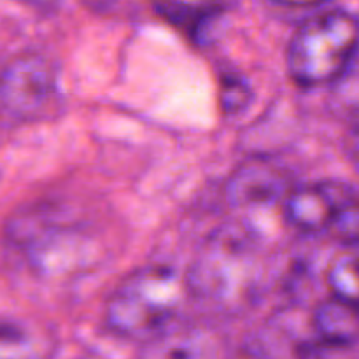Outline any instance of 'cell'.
<instances>
[{
    "mask_svg": "<svg viewBox=\"0 0 359 359\" xmlns=\"http://www.w3.org/2000/svg\"><path fill=\"white\" fill-rule=\"evenodd\" d=\"M312 325L323 342L340 347L351 346L359 340V305L332 297L318 305Z\"/></svg>",
    "mask_w": 359,
    "mask_h": 359,
    "instance_id": "obj_9",
    "label": "cell"
},
{
    "mask_svg": "<svg viewBox=\"0 0 359 359\" xmlns=\"http://www.w3.org/2000/svg\"><path fill=\"white\" fill-rule=\"evenodd\" d=\"M6 242L34 276L65 280L93 270L105 258L95 224L58 205L27 207L6 224Z\"/></svg>",
    "mask_w": 359,
    "mask_h": 359,
    "instance_id": "obj_1",
    "label": "cell"
},
{
    "mask_svg": "<svg viewBox=\"0 0 359 359\" xmlns=\"http://www.w3.org/2000/svg\"><path fill=\"white\" fill-rule=\"evenodd\" d=\"M328 233L347 248H359V193L351 188L340 203Z\"/></svg>",
    "mask_w": 359,
    "mask_h": 359,
    "instance_id": "obj_12",
    "label": "cell"
},
{
    "mask_svg": "<svg viewBox=\"0 0 359 359\" xmlns=\"http://www.w3.org/2000/svg\"><path fill=\"white\" fill-rule=\"evenodd\" d=\"M86 359H98V358H86Z\"/></svg>",
    "mask_w": 359,
    "mask_h": 359,
    "instance_id": "obj_14",
    "label": "cell"
},
{
    "mask_svg": "<svg viewBox=\"0 0 359 359\" xmlns=\"http://www.w3.org/2000/svg\"><path fill=\"white\" fill-rule=\"evenodd\" d=\"M359 49V20L347 11L311 14L294 32L287 49V70L304 86L339 81Z\"/></svg>",
    "mask_w": 359,
    "mask_h": 359,
    "instance_id": "obj_4",
    "label": "cell"
},
{
    "mask_svg": "<svg viewBox=\"0 0 359 359\" xmlns=\"http://www.w3.org/2000/svg\"><path fill=\"white\" fill-rule=\"evenodd\" d=\"M186 280L167 265H147L126 276L109 297L105 323L123 339L147 342L177 321Z\"/></svg>",
    "mask_w": 359,
    "mask_h": 359,
    "instance_id": "obj_3",
    "label": "cell"
},
{
    "mask_svg": "<svg viewBox=\"0 0 359 359\" xmlns=\"http://www.w3.org/2000/svg\"><path fill=\"white\" fill-rule=\"evenodd\" d=\"M326 283L333 297L359 305V248H349L333 258Z\"/></svg>",
    "mask_w": 359,
    "mask_h": 359,
    "instance_id": "obj_11",
    "label": "cell"
},
{
    "mask_svg": "<svg viewBox=\"0 0 359 359\" xmlns=\"http://www.w3.org/2000/svg\"><path fill=\"white\" fill-rule=\"evenodd\" d=\"M44 337L16 319L0 318V359H48Z\"/></svg>",
    "mask_w": 359,
    "mask_h": 359,
    "instance_id": "obj_10",
    "label": "cell"
},
{
    "mask_svg": "<svg viewBox=\"0 0 359 359\" xmlns=\"http://www.w3.org/2000/svg\"><path fill=\"white\" fill-rule=\"evenodd\" d=\"M60 102L58 72L37 53L14 56L0 70V121L25 125L46 118Z\"/></svg>",
    "mask_w": 359,
    "mask_h": 359,
    "instance_id": "obj_5",
    "label": "cell"
},
{
    "mask_svg": "<svg viewBox=\"0 0 359 359\" xmlns=\"http://www.w3.org/2000/svg\"><path fill=\"white\" fill-rule=\"evenodd\" d=\"M293 189L291 174L266 158L248 160L228 179L224 195L235 209H259L277 203Z\"/></svg>",
    "mask_w": 359,
    "mask_h": 359,
    "instance_id": "obj_6",
    "label": "cell"
},
{
    "mask_svg": "<svg viewBox=\"0 0 359 359\" xmlns=\"http://www.w3.org/2000/svg\"><path fill=\"white\" fill-rule=\"evenodd\" d=\"M351 191L344 182H312L293 186L284 198V216L287 223L304 233L328 231L340 203Z\"/></svg>",
    "mask_w": 359,
    "mask_h": 359,
    "instance_id": "obj_7",
    "label": "cell"
},
{
    "mask_svg": "<svg viewBox=\"0 0 359 359\" xmlns=\"http://www.w3.org/2000/svg\"><path fill=\"white\" fill-rule=\"evenodd\" d=\"M139 359H224L221 339L207 326L177 323L144 342Z\"/></svg>",
    "mask_w": 359,
    "mask_h": 359,
    "instance_id": "obj_8",
    "label": "cell"
},
{
    "mask_svg": "<svg viewBox=\"0 0 359 359\" xmlns=\"http://www.w3.org/2000/svg\"><path fill=\"white\" fill-rule=\"evenodd\" d=\"M262 279V248L258 237L244 226L214 231L184 277L188 294L216 311H235L249 304Z\"/></svg>",
    "mask_w": 359,
    "mask_h": 359,
    "instance_id": "obj_2",
    "label": "cell"
},
{
    "mask_svg": "<svg viewBox=\"0 0 359 359\" xmlns=\"http://www.w3.org/2000/svg\"><path fill=\"white\" fill-rule=\"evenodd\" d=\"M346 153L347 158H349L351 165L354 167V170L359 174V128L353 130L349 133L346 140Z\"/></svg>",
    "mask_w": 359,
    "mask_h": 359,
    "instance_id": "obj_13",
    "label": "cell"
}]
</instances>
